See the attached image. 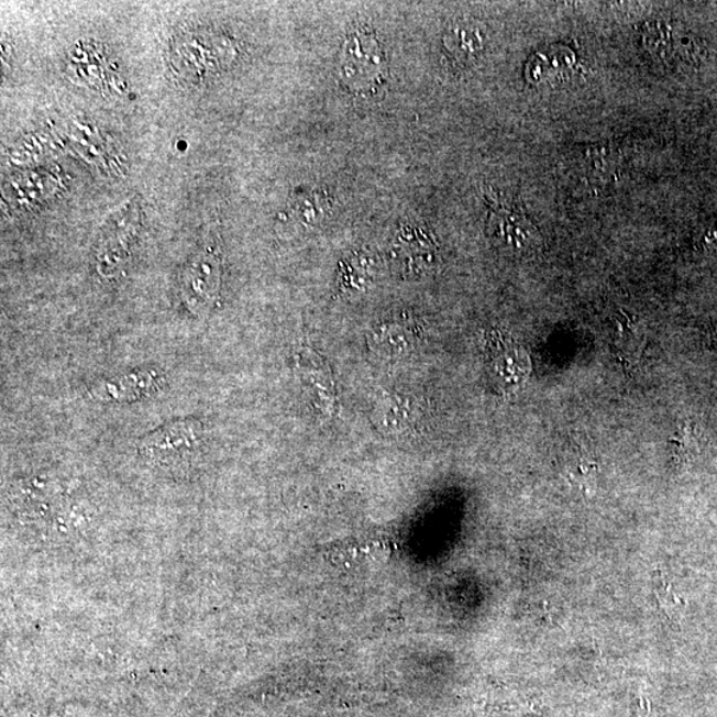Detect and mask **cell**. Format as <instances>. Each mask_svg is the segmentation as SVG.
Instances as JSON below:
<instances>
[{"label":"cell","mask_w":717,"mask_h":717,"mask_svg":"<svg viewBox=\"0 0 717 717\" xmlns=\"http://www.w3.org/2000/svg\"><path fill=\"white\" fill-rule=\"evenodd\" d=\"M655 594L659 604L665 613L669 614V617L675 622H679L682 618L684 610V605H682L681 599L676 597L674 593L671 592L670 585L665 584L664 580L661 577V581L655 582Z\"/></svg>","instance_id":"cell-12"},{"label":"cell","mask_w":717,"mask_h":717,"mask_svg":"<svg viewBox=\"0 0 717 717\" xmlns=\"http://www.w3.org/2000/svg\"><path fill=\"white\" fill-rule=\"evenodd\" d=\"M443 46L450 59L465 67L483 55L486 46L484 30L472 21H459L446 30Z\"/></svg>","instance_id":"cell-9"},{"label":"cell","mask_w":717,"mask_h":717,"mask_svg":"<svg viewBox=\"0 0 717 717\" xmlns=\"http://www.w3.org/2000/svg\"><path fill=\"white\" fill-rule=\"evenodd\" d=\"M702 434L701 428L695 422H684L679 427L675 438L671 439L679 463L691 461L696 456L697 452L701 451Z\"/></svg>","instance_id":"cell-10"},{"label":"cell","mask_w":717,"mask_h":717,"mask_svg":"<svg viewBox=\"0 0 717 717\" xmlns=\"http://www.w3.org/2000/svg\"><path fill=\"white\" fill-rule=\"evenodd\" d=\"M338 75L351 92H374L382 86L387 76V57L373 31L351 32L339 56Z\"/></svg>","instance_id":"cell-3"},{"label":"cell","mask_w":717,"mask_h":717,"mask_svg":"<svg viewBox=\"0 0 717 717\" xmlns=\"http://www.w3.org/2000/svg\"><path fill=\"white\" fill-rule=\"evenodd\" d=\"M220 285V255L214 250L203 249L184 274L183 298L189 311L198 318L208 316L219 297Z\"/></svg>","instance_id":"cell-5"},{"label":"cell","mask_w":717,"mask_h":717,"mask_svg":"<svg viewBox=\"0 0 717 717\" xmlns=\"http://www.w3.org/2000/svg\"><path fill=\"white\" fill-rule=\"evenodd\" d=\"M578 172L595 187L614 181L622 166V155L616 145L598 143L582 146L575 156Z\"/></svg>","instance_id":"cell-7"},{"label":"cell","mask_w":717,"mask_h":717,"mask_svg":"<svg viewBox=\"0 0 717 717\" xmlns=\"http://www.w3.org/2000/svg\"><path fill=\"white\" fill-rule=\"evenodd\" d=\"M696 246L702 253L717 255V217L699 230L696 235Z\"/></svg>","instance_id":"cell-13"},{"label":"cell","mask_w":717,"mask_h":717,"mask_svg":"<svg viewBox=\"0 0 717 717\" xmlns=\"http://www.w3.org/2000/svg\"><path fill=\"white\" fill-rule=\"evenodd\" d=\"M486 348L490 373L499 386L516 387L525 380L529 374V361L520 345L495 332L489 335Z\"/></svg>","instance_id":"cell-6"},{"label":"cell","mask_w":717,"mask_h":717,"mask_svg":"<svg viewBox=\"0 0 717 717\" xmlns=\"http://www.w3.org/2000/svg\"><path fill=\"white\" fill-rule=\"evenodd\" d=\"M158 375L156 371H139L112 380H102L92 387L91 394L95 399L101 401H128L137 400L148 396L158 388Z\"/></svg>","instance_id":"cell-8"},{"label":"cell","mask_w":717,"mask_h":717,"mask_svg":"<svg viewBox=\"0 0 717 717\" xmlns=\"http://www.w3.org/2000/svg\"><path fill=\"white\" fill-rule=\"evenodd\" d=\"M642 46L657 66L669 69H696L707 56L699 36L672 19H654L644 23Z\"/></svg>","instance_id":"cell-2"},{"label":"cell","mask_w":717,"mask_h":717,"mask_svg":"<svg viewBox=\"0 0 717 717\" xmlns=\"http://www.w3.org/2000/svg\"><path fill=\"white\" fill-rule=\"evenodd\" d=\"M489 205L486 233L499 252L510 257L523 258L540 252L542 235L531 221L518 198L492 191L486 196Z\"/></svg>","instance_id":"cell-1"},{"label":"cell","mask_w":717,"mask_h":717,"mask_svg":"<svg viewBox=\"0 0 717 717\" xmlns=\"http://www.w3.org/2000/svg\"><path fill=\"white\" fill-rule=\"evenodd\" d=\"M203 426L197 419H181L146 434L139 441L141 456L163 468H178L191 463L200 453Z\"/></svg>","instance_id":"cell-4"},{"label":"cell","mask_w":717,"mask_h":717,"mask_svg":"<svg viewBox=\"0 0 717 717\" xmlns=\"http://www.w3.org/2000/svg\"><path fill=\"white\" fill-rule=\"evenodd\" d=\"M328 208V200H326L324 196L312 194L300 198L296 209L300 220L305 223H317L323 219Z\"/></svg>","instance_id":"cell-11"}]
</instances>
